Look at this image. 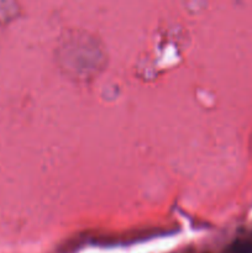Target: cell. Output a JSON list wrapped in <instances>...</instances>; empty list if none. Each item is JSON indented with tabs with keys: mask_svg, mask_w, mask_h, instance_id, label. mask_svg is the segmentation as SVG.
Segmentation results:
<instances>
[{
	"mask_svg": "<svg viewBox=\"0 0 252 253\" xmlns=\"http://www.w3.org/2000/svg\"><path fill=\"white\" fill-rule=\"evenodd\" d=\"M227 252L229 253H252V241H249V240H239V241L230 245Z\"/></svg>",
	"mask_w": 252,
	"mask_h": 253,
	"instance_id": "6da1fadb",
	"label": "cell"
}]
</instances>
